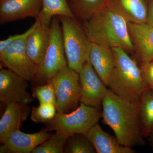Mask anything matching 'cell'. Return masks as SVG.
Instances as JSON below:
<instances>
[{"label": "cell", "mask_w": 153, "mask_h": 153, "mask_svg": "<svg viewBox=\"0 0 153 153\" xmlns=\"http://www.w3.org/2000/svg\"><path fill=\"white\" fill-rule=\"evenodd\" d=\"M102 106L104 123L111 128L120 144L130 147L145 144L140 128L138 102L121 98L108 89Z\"/></svg>", "instance_id": "6da1fadb"}, {"label": "cell", "mask_w": 153, "mask_h": 153, "mask_svg": "<svg viewBox=\"0 0 153 153\" xmlns=\"http://www.w3.org/2000/svg\"><path fill=\"white\" fill-rule=\"evenodd\" d=\"M82 25L92 43L111 48H121L129 54H135L128 22L108 6Z\"/></svg>", "instance_id": "7a4b0ae2"}, {"label": "cell", "mask_w": 153, "mask_h": 153, "mask_svg": "<svg viewBox=\"0 0 153 153\" xmlns=\"http://www.w3.org/2000/svg\"><path fill=\"white\" fill-rule=\"evenodd\" d=\"M115 64L110 75L107 86L121 98L138 102L148 87L137 62L123 49L112 48Z\"/></svg>", "instance_id": "3957f363"}, {"label": "cell", "mask_w": 153, "mask_h": 153, "mask_svg": "<svg viewBox=\"0 0 153 153\" xmlns=\"http://www.w3.org/2000/svg\"><path fill=\"white\" fill-rule=\"evenodd\" d=\"M58 17L67 65L79 73L88 60L91 41L77 19L66 16Z\"/></svg>", "instance_id": "277c9868"}, {"label": "cell", "mask_w": 153, "mask_h": 153, "mask_svg": "<svg viewBox=\"0 0 153 153\" xmlns=\"http://www.w3.org/2000/svg\"><path fill=\"white\" fill-rule=\"evenodd\" d=\"M100 108L85 105L79 106L69 114L57 112L54 118L48 122L47 131H55L68 138L75 134L86 135L102 118Z\"/></svg>", "instance_id": "5b68a950"}, {"label": "cell", "mask_w": 153, "mask_h": 153, "mask_svg": "<svg viewBox=\"0 0 153 153\" xmlns=\"http://www.w3.org/2000/svg\"><path fill=\"white\" fill-rule=\"evenodd\" d=\"M50 38L46 55L41 66L37 68L34 80L47 83L59 71L67 66L63 46L62 29L58 16L52 18Z\"/></svg>", "instance_id": "8992f818"}, {"label": "cell", "mask_w": 153, "mask_h": 153, "mask_svg": "<svg viewBox=\"0 0 153 153\" xmlns=\"http://www.w3.org/2000/svg\"><path fill=\"white\" fill-rule=\"evenodd\" d=\"M55 89L57 112L66 113L80 102L79 73L68 67L61 69L50 80Z\"/></svg>", "instance_id": "52a82bcc"}, {"label": "cell", "mask_w": 153, "mask_h": 153, "mask_svg": "<svg viewBox=\"0 0 153 153\" xmlns=\"http://www.w3.org/2000/svg\"><path fill=\"white\" fill-rule=\"evenodd\" d=\"M28 36L14 41L0 52L1 66L10 69L28 81H33L36 76L37 67L30 59L26 50V39Z\"/></svg>", "instance_id": "ba28073f"}, {"label": "cell", "mask_w": 153, "mask_h": 153, "mask_svg": "<svg viewBox=\"0 0 153 153\" xmlns=\"http://www.w3.org/2000/svg\"><path fill=\"white\" fill-rule=\"evenodd\" d=\"M28 80L7 68L0 70V101L7 105L12 102L28 104L34 97L28 92Z\"/></svg>", "instance_id": "9c48e42d"}, {"label": "cell", "mask_w": 153, "mask_h": 153, "mask_svg": "<svg viewBox=\"0 0 153 153\" xmlns=\"http://www.w3.org/2000/svg\"><path fill=\"white\" fill-rule=\"evenodd\" d=\"M79 75L80 103L100 108L108 89L88 60L84 63Z\"/></svg>", "instance_id": "30bf717a"}, {"label": "cell", "mask_w": 153, "mask_h": 153, "mask_svg": "<svg viewBox=\"0 0 153 153\" xmlns=\"http://www.w3.org/2000/svg\"><path fill=\"white\" fill-rule=\"evenodd\" d=\"M52 134L46 130L33 134L25 133L20 129L14 131L0 139V142L2 144L0 147V153H32Z\"/></svg>", "instance_id": "8fae6325"}, {"label": "cell", "mask_w": 153, "mask_h": 153, "mask_svg": "<svg viewBox=\"0 0 153 153\" xmlns=\"http://www.w3.org/2000/svg\"><path fill=\"white\" fill-rule=\"evenodd\" d=\"M42 7V0H0V24L37 19Z\"/></svg>", "instance_id": "7c38bea8"}, {"label": "cell", "mask_w": 153, "mask_h": 153, "mask_svg": "<svg viewBox=\"0 0 153 153\" xmlns=\"http://www.w3.org/2000/svg\"><path fill=\"white\" fill-rule=\"evenodd\" d=\"M128 28L139 65H145L153 60V27L128 22Z\"/></svg>", "instance_id": "4fadbf2b"}, {"label": "cell", "mask_w": 153, "mask_h": 153, "mask_svg": "<svg viewBox=\"0 0 153 153\" xmlns=\"http://www.w3.org/2000/svg\"><path fill=\"white\" fill-rule=\"evenodd\" d=\"M50 26L40 22L26 39V50L37 68L43 62L49 46L51 32Z\"/></svg>", "instance_id": "5bb4252c"}, {"label": "cell", "mask_w": 153, "mask_h": 153, "mask_svg": "<svg viewBox=\"0 0 153 153\" xmlns=\"http://www.w3.org/2000/svg\"><path fill=\"white\" fill-rule=\"evenodd\" d=\"M88 60L107 86L115 64V57L112 48L91 42Z\"/></svg>", "instance_id": "9a60e30c"}, {"label": "cell", "mask_w": 153, "mask_h": 153, "mask_svg": "<svg viewBox=\"0 0 153 153\" xmlns=\"http://www.w3.org/2000/svg\"><path fill=\"white\" fill-rule=\"evenodd\" d=\"M149 0H109L108 6L130 23L146 24Z\"/></svg>", "instance_id": "2e32d148"}, {"label": "cell", "mask_w": 153, "mask_h": 153, "mask_svg": "<svg viewBox=\"0 0 153 153\" xmlns=\"http://www.w3.org/2000/svg\"><path fill=\"white\" fill-rule=\"evenodd\" d=\"M97 153H134L131 147L126 146L117 139L105 132L98 123L93 126L86 134Z\"/></svg>", "instance_id": "e0dca14e"}, {"label": "cell", "mask_w": 153, "mask_h": 153, "mask_svg": "<svg viewBox=\"0 0 153 153\" xmlns=\"http://www.w3.org/2000/svg\"><path fill=\"white\" fill-rule=\"evenodd\" d=\"M6 105L0 120V139L11 132L20 129L31 111L28 104L12 102Z\"/></svg>", "instance_id": "ac0fdd59"}, {"label": "cell", "mask_w": 153, "mask_h": 153, "mask_svg": "<svg viewBox=\"0 0 153 153\" xmlns=\"http://www.w3.org/2000/svg\"><path fill=\"white\" fill-rule=\"evenodd\" d=\"M139 117L141 132L148 138L153 131V90L147 87L138 102Z\"/></svg>", "instance_id": "d6986e66"}, {"label": "cell", "mask_w": 153, "mask_h": 153, "mask_svg": "<svg viewBox=\"0 0 153 153\" xmlns=\"http://www.w3.org/2000/svg\"><path fill=\"white\" fill-rule=\"evenodd\" d=\"M109 0H66L74 18L84 22L108 5Z\"/></svg>", "instance_id": "ffe728a7"}, {"label": "cell", "mask_w": 153, "mask_h": 153, "mask_svg": "<svg viewBox=\"0 0 153 153\" xmlns=\"http://www.w3.org/2000/svg\"><path fill=\"white\" fill-rule=\"evenodd\" d=\"M42 7L37 19L41 24L50 26L55 16L74 17L66 0H42Z\"/></svg>", "instance_id": "44dd1931"}, {"label": "cell", "mask_w": 153, "mask_h": 153, "mask_svg": "<svg viewBox=\"0 0 153 153\" xmlns=\"http://www.w3.org/2000/svg\"><path fill=\"white\" fill-rule=\"evenodd\" d=\"M64 153H96L93 144L86 135L75 134L67 139Z\"/></svg>", "instance_id": "7402d4cb"}, {"label": "cell", "mask_w": 153, "mask_h": 153, "mask_svg": "<svg viewBox=\"0 0 153 153\" xmlns=\"http://www.w3.org/2000/svg\"><path fill=\"white\" fill-rule=\"evenodd\" d=\"M67 138L55 132L38 145L32 153H63Z\"/></svg>", "instance_id": "603a6c76"}, {"label": "cell", "mask_w": 153, "mask_h": 153, "mask_svg": "<svg viewBox=\"0 0 153 153\" xmlns=\"http://www.w3.org/2000/svg\"><path fill=\"white\" fill-rule=\"evenodd\" d=\"M57 111L55 105L42 103L39 106L33 107L31 110V119L35 123H48L52 120Z\"/></svg>", "instance_id": "cb8c5ba5"}, {"label": "cell", "mask_w": 153, "mask_h": 153, "mask_svg": "<svg viewBox=\"0 0 153 153\" xmlns=\"http://www.w3.org/2000/svg\"><path fill=\"white\" fill-rule=\"evenodd\" d=\"M33 96L38 99L40 104L48 103L55 105V95L54 86L51 81L44 85L36 86L33 89Z\"/></svg>", "instance_id": "d4e9b609"}, {"label": "cell", "mask_w": 153, "mask_h": 153, "mask_svg": "<svg viewBox=\"0 0 153 153\" xmlns=\"http://www.w3.org/2000/svg\"><path fill=\"white\" fill-rule=\"evenodd\" d=\"M39 23H40V22H39V20L38 19H36V21L35 23L25 33H22V34H18V35L16 34L14 36H10L6 39L1 40L0 41V52L4 50L8 46L14 41L29 36L38 26Z\"/></svg>", "instance_id": "484cf974"}, {"label": "cell", "mask_w": 153, "mask_h": 153, "mask_svg": "<svg viewBox=\"0 0 153 153\" xmlns=\"http://www.w3.org/2000/svg\"><path fill=\"white\" fill-rule=\"evenodd\" d=\"M140 66L148 87L153 90V60L145 65Z\"/></svg>", "instance_id": "4316f807"}, {"label": "cell", "mask_w": 153, "mask_h": 153, "mask_svg": "<svg viewBox=\"0 0 153 153\" xmlns=\"http://www.w3.org/2000/svg\"><path fill=\"white\" fill-rule=\"evenodd\" d=\"M146 24L153 27V0H149Z\"/></svg>", "instance_id": "83f0119b"}, {"label": "cell", "mask_w": 153, "mask_h": 153, "mask_svg": "<svg viewBox=\"0 0 153 153\" xmlns=\"http://www.w3.org/2000/svg\"><path fill=\"white\" fill-rule=\"evenodd\" d=\"M148 138L153 148V131L151 133V134Z\"/></svg>", "instance_id": "f1b7e54d"}]
</instances>
